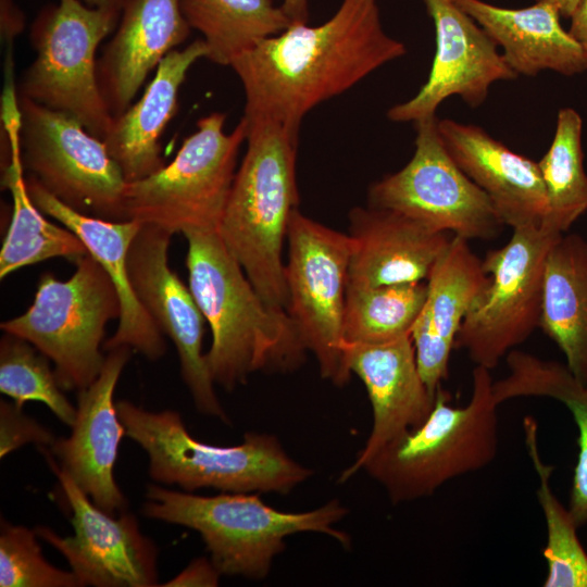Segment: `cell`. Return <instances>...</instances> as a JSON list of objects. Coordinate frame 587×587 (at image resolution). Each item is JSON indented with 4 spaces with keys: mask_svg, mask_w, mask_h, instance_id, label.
Returning a JSON list of instances; mask_svg holds the SVG:
<instances>
[{
    "mask_svg": "<svg viewBox=\"0 0 587 587\" xmlns=\"http://www.w3.org/2000/svg\"><path fill=\"white\" fill-rule=\"evenodd\" d=\"M582 134L579 113L572 108L560 109L551 145L537 162L548 202L547 216L541 225L560 234H565L587 211Z\"/></svg>",
    "mask_w": 587,
    "mask_h": 587,
    "instance_id": "obj_30",
    "label": "cell"
},
{
    "mask_svg": "<svg viewBox=\"0 0 587 587\" xmlns=\"http://www.w3.org/2000/svg\"><path fill=\"white\" fill-rule=\"evenodd\" d=\"M73 263L76 270L64 282L42 273L32 305L0 328L35 346L53 362L61 388L78 392L101 373L105 325L120 319L121 301L110 275L93 257L88 253Z\"/></svg>",
    "mask_w": 587,
    "mask_h": 587,
    "instance_id": "obj_7",
    "label": "cell"
},
{
    "mask_svg": "<svg viewBox=\"0 0 587 587\" xmlns=\"http://www.w3.org/2000/svg\"><path fill=\"white\" fill-rule=\"evenodd\" d=\"M280 7L291 23L308 22L309 0H283Z\"/></svg>",
    "mask_w": 587,
    "mask_h": 587,
    "instance_id": "obj_39",
    "label": "cell"
},
{
    "mask_svg": "<svg viewBox=\"0 0 587 587\" xmlns=\"http://www.w3.org/2000/svg\"><path fill=\"white\" fill-rule=\"evenodd\" d=\"M37 533L22 525L1 522V587H80L72 571L50 564L41 553Z\"/></svg>",
    "mask_w": 587,
    "mask_h": 587,
    "instance_id": "obj_33",
    "label": "cell"
},
{
    "mask_svg": "<svg viewBox=\"0 0 587 587\" xmlns=\"http://www.w3.org/2000/svg\"><path fill=\"white\" fill-rule=\"evenodd\" d=\"M501 47L502 55L519 76L552 71L574 76L587 71V58L577 41L560 23V12L548 2L536 1L509 9L483 0H452Z\"/></svg>",
    "mask_w": 587,
    "mask_h": 587,
    "instance_id": "obj_24",
    "label": "cell"
},
{
    "mask_svg": "<svg viewBox=\"0 0 587 587\" xmlns=\"http://www.w3.org/2000/svg\"><path fill=\"white\" fill-rule=\"evenodd\" d=\"M179 0H126L97 62L102 98L113 118L124 113L149 73L190 34Z\"/></svg>",
    "mask_w": 587,
    "mask_h": 587,
    "instance_id": "obj_20",
    "label": "cell"
},
{
    "mask_svg": "<svg viewBox=\"0 0 587 587\" xmlns=\"http://www.w3.org/2000/svg\"><path fill=\"white\" fill-rule=\"evenodd\" d=\"M40 450L72 511L74 534L63 537L47 526L35 530L64 557L80 587L158 586V549L140 532L136 517L126 511L115 516L98 508L60 469L52 454Z\"/></svg>",
    "mask_w": 587,
    "mask_h": 587,
    "instance_id": "obj_14",
    "label": "cell"
},
{
    "mask_svg": "<svg viewBox=\"0 0 587 587\" xmlns=\"http://www.w3.org/2000/svg\"><path fill=\"white\" fill-rule=\"evenodd\" d=\"M179 4L190 28L202 35L207 59L223 66L291 24L273 0H179Z\"/></svg>",
    "mask_w": 587,
    "mask_h": 587,
    "instance_id": "obj_28",
    "label": "cell"
},
{
    "mask_svg": "<svg viewBox=\"0 0 587 587\" xmlns=\"http://www.w3.org/2000/svg\"><path fill=\"white\" fill-rule=\"evenodd\" d=\"M120 15L82 0H59L43 9L32 25L36 57L22 76L17 95L74 116L103 140L114 118L99 88L96 53L115 30Z\"/></svg>",
    "mask_w": 587,
    "mask_h": 587,
    "instance_id": "obj_9",
    "label": "cell"
},
{
    "mask_svg": "<svg viewBox=\"0 0 587 587\" xmlns=\"http://www.w3.org/2000/svg\"><path fill=\"white\" fill-rule=\"evenodd\" d=\"M116 410L126 436L149 459L150 477L185 491L214 488L224 492L286 495L313 472L291 459L276 436L246 433L236 446H215L195 439L173 410L147 411L120 400Z\"/></svg>",
    "mask_w": 587,
    "mask_h": 587,
    "instance_id": "obj_6",
    "label": "cell"
},
{
    "mask_svg": "<svg viewBox=\"0 0 587 587\" xmlns=\"http://www.w3.org/2000/svg\"><path fill=\"white\" fill-rule=\"evenodd\" d=\"M132 351L126 346L108 351L97 379L78 391L71 435L57 438L47 449L90 500L112 515L127 507L113 475L120 441L126 435L113 395Z\"/></svg>",
    "mask_w": 587,
    "mask_h": 587,
    "instance_id": "obj_17",
    "label": "cell"
},
{
    "mask_svg": "<svg viewBox=\"0 0 587 587\" xmlns=\"http://www.w3.org/2000/svg\"><path fill=\"white\" fill-rule=\"evenodd\" d=\"M570 35L577 41L587 58V0H580L571 15Z\"/></svg>",
    "mask_w": 587,
    "mask_h": 587,
    "instance_id": "obj_38",
    "label": "cell"
},
{
    "mask_svg": "<svg viewBox=\"0 0 587 587\" xmlns=\"http://www.w3.org/2000/svg\"><path fill=\"white\" fill-rule=\"evenodd\" d=\"M348 513L337 499L311 511L285 512L252 492H224L203 497L148 485L142 514L185 526L202 538L221 575L263 579L285 539L298 533H320L349 548L348 534L334 527Z\"/></svg>",
    "mask_w": 587,
    "mask_h": 587,
    "instance_id": "obj_4",
    "label": "cell"
},
{
    "mask_svg": "<svg viewBox=\"0 0 587 587\" xmlns=\"http://www.w3.org/2000/svg\"><path fill=\"white\" fill-rule=\"evenodd\" d=\"M527 453L537 474V499L545 517L547 542L542 555L547 562L545 587H587V552L577 537V526L553 494L550 478L554 467L546 464L538 448V425L534 417L523 419Z\"/></svg>",
    "mask_w": 587,
    "mask_h": 587,
    "instance_id": "obj_31",
    "label": "cell"
},
{
    "mask_svg": "<svg viewBox=\"0 0 587 587\" xmlns=\"http://www.w3.org/2000/svg\"><path fill=\"white\" fill-rule=\"evenodd\" d=\"M183 235L188 286L212 333L205 361L214 384L232 391L255 372L299 367L307 349L294 323L261 298L217 229Z\"/></svg>",
    "mask_w": 587,
    "mask_h": 587,
    "instance_id": "obj_2",
    "label": "cell"
},
{
    "mask_svg": "<svg viewBox=\"0 0 587 587\" xmlns=\"http://www.w3.org/2000/svg\"><path fill=\"white\" fill-rule=\"evenodd\" d=\"M247 122V150L217 232L261 298L285 310L288 295L283 247L299 204V132L270 120Z\"/></svg>",
    "mask_w": 587,
    "mask_h": 587,
    "instance_id": "obj_3",
    "label": "cell"
},
{
    "mask_svg": "<svg viewBox=\"0 0 587 587\" xmlns=\"http://www.w3.org/2000/svg\"><path fill=\"white\" fill-rule=\"evenodd\" d=\"M23 167L58 200L83 214L125 220L127 182L104 141L74 116L18 96Z\"/></svg>",
    "mask_w": 587,
    "mask_h": 587,
    "instance_id": "obj_10",
    "label": "cell"
},
{
    "mask_svg": "<svg viewBox=\"0 0 587 587\" xmlns=\"http://www.w3.org/2000/svg\"><path fill=\"white\" fill-rule=\"evenodd\" d=\"M439 136L459 167L489 197L513 229L544 223L548 202L538 163L477 125L437 120Z\"/></svg>",
    "mask_w": 587,
    "mask_h": 587,
    "instance_id": "obj_21",
    "label": "cell"
},
{
    "mask_svg": "<svg viewBox=\"0 0 587 587\" xmlns=\"http://www.w3.org/2000/svg\"><path fill=\"white\" fill-rule=\"evenodd\" d=\"M344 352L348 370L366 388L373 424L354 461L340 473V484L387 442L422 425L436 399L420 374L411 335L383 344L344 345Z\"/></svg>",
    "mask_w": 587,
    "mask_h": 587,
    "instance_id": "obj_18",
    "label": "cell"
},
{
    "mask_svg": "<svg viewBox=\"0 0 587 587\" xmlns=\"http://www.w3.org/2000/svg\"><path fill=\"white\" fill-rule=\"evenodd\" d=\"M437 116L414 122V152L398 172L373 183L369 205L398 212L439 233L491 239L504 226L489 197L446 149Z\"/></svg>",
    "mask_w": 587,
    "mask_h": 587,
    "instance_id": "obj_13",
    "label": "cell"
},
{
    "mask_svg": "<svg viewBox=\"0 0 587 587\" xmlns=\"http://www.w3.org/2000/svg\"><path fill=\"white\" fill-rule=\"evenodd\" d=\"M225 121L221 112L201 117L170 164L127 183L125 220L173 235L217 229L237 172L239 149L248 135L243 116L230 133L225 132Z\"/></svg>",
    "mask_w": 587,
    "mask_h": 587,
    "instance_id": "obj_8",
    "label": "cell"
},
{
    "mask_svg": "<svg viewBox=\"0 0 587 587\" xmlns=\"http://www.w3.org/2000/svg\"><path fill=\"white\" fill-rule=\"evenodd\" d=\"M348 235V284L359 286L426 282L452 238L398 212L370 205L350 211Z\"/></svg>",
    "mask_w": 587,
    "mask_h": 587,
    "instance_id": "obj_23",
    "label": "cell"
},
{
    "mask_svg": "<svg viewBox=\"0 0 587 587\" xmlns=\"http://www.w3.org/2000/svg\"><path fill=\"white\" fill-rule=\"evenodd\" d=\"M89 7L102 8L121 12L126 0H82Z\"/></svg>",
    "mask_w": 587,
    "mask_h": 587,
    "instance_id": "obj_41",
    "label": "cell"
},
{
    "mask_svg": "<svg viewBox=\"0 0 587 587\" xmlns=\"http://www.w3.org/2000/svg\"><path fill=\"white\" fill-rule=\"evenodd\" d=\"M285 282L286 313L320 374L337 386L351 377L345 362L342 319L351 240L297 209L290 218Z\"/></svg>",
    "mask_w": 587,
    "mask_h": 587,
    "instance_id": "obj_12",
    "label": "cell"
},
{
    "mask_svg": "<svg viewBox=\"0 0 587 587\" xmlns=\"http://www.w3.org/2000/svg\"><path fill=\"white\" fill-rule=\"evenodd\" d=\"M26 185L34 204L78 236L116 288L121 315L117 328L103 344V350L126 346L151 361L162 358L166 350L164 335L138 300L127 266L128 250L141 224L134 220L108 221L75 211L32 176L26 178Z\"/></svg>",
    "mask_w": 587,
    "mask_h": 587,
    "instance_id": "obj_19",
    "label": "cell"
},
{
    "mask_svg": "<svg viewBox=\"0 0 587 587\" xmlns=\"http://www.w3.org/2000/svg\"><path fill=\"white\" fill-rule=\"evenodd\" d=\"M542 395L563 403L578 429L577 462L574 467L569 510L577 527L587 523V385L562 367L545 382Z\"/></svg>",
    "mask_w": 587,
    "mask_h": 587,
    "instance_id": "obj_34",
    "label": "cell"
},
{
    "mask_svg": "<svg viewBox=\"0 0 587 587\" xmlns=\"http://www.w3.org/2000/svg\"><path fill=\"white\" fill-rule=\"evenodd\" d=\"M490 370L475 365L472 395L450 404L441 386L426 421L392 439L363 465L394 504L427 498L446 483L488 466L499 448L498 407Z\"/></svg>",
    "mask_w": 587,
    "mask_h": 587,
    "instance_id": "obj_5",
    "label": "cell"
},
{
    "mask_svg": "<svg viewBox=\"0 0 587 587\" xmlns=\"http://www.w3.org/2000/svg\"><path fill=\"white\" fill-rule=\"evenodd\" d=\"M405 53V46L385 32L377 0H342L324 23H291L229 66L243 88L247 120L299 132L315 107Z\"/></svg>",
    "mask_w": 587,
    "mask_h": 587,
    "instance_id": "obj_1",
    "label": "cell"
},
{
    "mask_svg": "<svg viewBox=\"0 0 587 587\" xmlns=\"http://www.w3.org/2000/svg\"><path fill=\"white\" fill-rule=\"evenodd\" d=\"M20 115L1 120L5 136L2 187L13 199L11 222L0 251V278L53 258L75 262L88 254L83 241L68 228L49 222L30 199L20 154Z\"/></svg>",
    "mask_w": 587,
    "mask_h": 587,
    "instance_id": "obj_27",
    "label": "cell"
},
{
    "mask_svg": "<svg viewBox=\"0 0 587 587\" xmlns=\"http://www.w3.org/2000/svg\"><path fill=\"white\" fill-rule=\"evenodd\" d=\"M221 573L211 559L198 558L162 586H217Z\"/></svg>",
    "mask_w": 587,
    "mask_h": 587,
    "instance_id": "obj_36",
    "label": "cell"
},
{
    "mask_svg": "<svg viewBox=\"0 0 587 587\" xmlns=\"http://www.w3.org/2000/svg\"><path fill=\"white\" fill-rule=\"evenodd\" d=\"M539 328L587 385V241L578 234H563L549 250Z\"/></svg>",
    "mask_w": 587,
    "mask_h": 587,
    "instance_id": "obj_26",
    "label": "cell"
},
{
    "mask_svg": "<svg viewBox=\"0 0 587 587\" xmlns=\"http://www.w3.org/2000/svg\"><path fill=\"white\" fill-rule=\"evenodd\" d=\"M435 27L436 49L424 85L411 99L388 109L391 122H416L436 115L451 96L475 109L490 87L517 75L487 33L452 0H423Z\"/></svg>",
    "mask_w": 587,
    "mask_h": 587,
    "instance_id": "obj_16",
    "label": "cell"
},
{
    "mask_svg": "<svg viewBox=\"0 0 587 587\" xmlns=\"http://www.w3.org/2000/svg\"><path fill=\"white\" fill-rule=\"evenodd\" d=\"M208 54L202 38L172 50L159 63L141 98L113 120L103 141L127 183L145 178L165 165L160 139L178 110L179 90L188 71Z\"/></svg>",
    "mask_w": 587,
    "mask_h": 587,
    "instance_id": "obj_25",
    "label": "cell"
},
{
    "mask_svg": "<svg viewBox=\"0 0 587 587\" xmlns=\"http://www.w3.org/2000/svg\"><path fill=\"white\" fill-rule=\"evenodd\" d=\"M1 7V35L11 45L14 37L23 30V13L14 4L13 0H0Z\"/></svg>",
    "mask_w": 587,
    "mask_h": 587,
    "instance_id": "obj_37",
    "label": "cell"
},
{
    "mask_svg": "<svg viewBox=\"0 0 587 587\" xmlns=\"http://www.w3.org/2000/svg\"><path fill=\"white\" fill-rule=\"evenodd\" d=\"M488 280L469 240L452 236L429 273L426 300L411 329L417 367L433 395L448 378L461 324Z\"/></svg>",
    "mask_w": 587,
    "mask_h": 587,
    "instance_id": "obj_22",
    "label": "cell"
},
{
    "mask_svg": "<svg viewBox=\"0 0 587 587\" xmlns=\"http://www.w3.org/2000/svg\"><path fill=\"white\" fill-rule=\"evenodd\" d=\"M562 235L544 225L514 228L503 247L482 260L489 280L469 309L454 344L475 365L495 369L539 327L545 263Z\"/></svg>",
    "mask_w": 587,
    "mask_h": 587,
    "instance_id": "obj_11",
    "label": "cell"
},
{
    "mask_svg": "<svg viewBox=\"0 0 587 587\" xmlns=\"http://www.w3.org/2000/svg\"><path fill=\"white\" fill-rule=\"evenodd\" d=\"M57 437L48 428L24 414L23 408L14 402L0 401L1 458L28 444L49 449Z\"/></svg>",
    "mask_w": 587,
    "mask_h": 587,
    "instance_id": "obj_35",
    "label": "cell"
},
{
    "mask_svg": "<svg viewBox=\"0 0 587 587\" xmlns=\"http://www.w3.org/2000/svg\"><path fill=\"white\" fill-rule=\"evenodd\" d=\"M173 234L141 224L127 254L133 289L163 335L173 341L180 375L196 409L229 423L214 389L205 353L202 352L204 316L195 297L168 265Z\"/></svg>",
    "mask_w": 587,
    "mask_h": 587,
    "instance_id": "obj_15",
    "label": "cell"
},
{
    "mask_svg": "<svg viewBox=\"0 0 587 587\" xmlns=\"http://www.w3.org/2000/svg\"><path fill=\"white\" fill-rule=\"evenodd\" d=\"M0 391L20 408L27 401L45 403L70 427L76 419L77 410L63 394L49 359L26 339L9 333L0 340Z\"/></svg>",
    "mask_w": 587,
    "mask_h": 587,
    "instance_id": "obj_32",
    "label": "cell"
},
{
    "mask_svg": "<svg viewBox=\"0 0 587 587\" xmlns=\"http://www.w3.org/2000/svg\"><path fill=\"white\" fill-rule=\"evenodd\" d=\"M426 296V282L380 286L347 283L344 345L383 344L411 335Z\"/></svg>",
    "mask_w": 587,
    "mask_h": 587,
    "instance_id": "obj_29",
    "label": "cell"
},
{
    "mask_svg": "<svg viewBox=\"0 0 587 587\" xmlns=\"http://www.w3.org/2000/svg\"><path fill=\"white\" fill-rule=\"evenodd\" d=\"M552 4L558 9L561 16L571 17L580 0H536Z\"/></svg>",
    "mask_w": 587,
    "mask_h": 587,
    "instance_id": "obj_40",
    "label": "cell"
}]
</instances>
